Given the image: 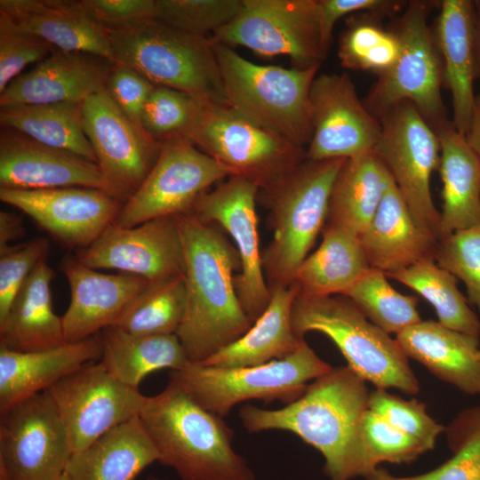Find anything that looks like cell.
<instances>
[{
	"mask_svg": "<svg viewBox=\"0 0 480 480\" xmlns=\"http://www.w3.org/2000/svg\"><path fill=\"white\" fill-rule=\"evenodd\" d=\"M428 5L421 1L407 4L394 32L399 42L398 57L378 75L364 104L380 119L398 104L411 102L436 131L450 121L441 93L442 60L427 22Z\"/></svg>",
	"mask_w": 480,
	"mask_h": 480,
	"instance_id": "30bf717a",
	"label": "cell"
},
{
	"mask_svg": "<svg viewBox=\"0 0 480 480\" xmlns=\"http://www.w3.org/2000/svg\"><path fill=\"white\" fill-rule=\"evenodd\" d=\"M0 415V480H58L64 475L74 452L45 391Z\"/></svg>",
	"mask_w": 480,
	"mask_h": 480,
	"instance_id": "5bb4252c",
	"label": "cell"
},
{
	"mask_svg": "<svg viewBox=\"0 0 480 480\" xmlns=\"http://www.w3.org/2000/svg\"><path fill=\"white\" fill-rule=\"evenodd\" d=\"M376 16L351 20L340 38L338 55L343 67L380 75L390 68L399 54L394 32L383 29Z\"/></svg>",
	"mask_w": 480,
	"mask_h": 480,
	"instance_id": "ab89813d",
	"label": "cell"
},
{
	"mask_svg": "<svg viewBox=\"0 0 480 480\" xmlns=\"http://www.w3.org/2000/svg\"><path fill=\"white\" fill-rule=\"evenodd\" d=\"M317 5L322 42L328 52L333 28L340 18L356 12L385 17L398 12L405 4L392 0H317Z\"/></svg>",
	"mask_w": 480,
	"mask_h": 480,
	"instance_id": "816d5d0a",
	"label": "cell"
},
{
	"mask_svg": "<svg viewBox=\"0 0 480 480\" xmlns=\"http://www.w3.org/2000/svg\"><path fill=\"white\" fill-rule=\"evenodd\" d=\"M243 0H156L155 19L201 37L233 20Z\"/></svg>",
	"mask_w": 480,
	"mask_h": 480,
	"instance_id": "b9f144b4",
	"label": "cell"
},
{
	"mask_svg": "<svg viewBox=\"0 0 480 480\" xmlns=\"http://www.w3.org/2000/svg\"><path fill=\"white\" fill-rule=\"evenodd\" d=\"M58 480H69L68 477L64 474Z\"/></svg>",
	"mask_w": 480,
	"mask_h": 480,
	"instance_id": "6f0895ef",
	"label": "cell"
},
{
	"mask_svg": "<svg viewBox=\"0 0 480 480\" xmlns=\"http://www.w3.org/2000/svg\"><path fill=\"white\" fill-rule=\"evenodd\" d=\"M312 135L306 159H350L372 153L381 124L348 74L316 76L310 89Z\"/></svg>",
	"mask_w": 480,
	"mask_h": 480,
	"instance_id": "ac0fdd59",
	"label": "cell"
},
{
	"mask_svg": "<svg viewBox=\"0 0 480 480\" xmlns=\"http://www.w3.org/2000/svg\"><path fill=\"white\" fill-rule=\"evenodd\" d=\"M303 340L290 355L245 367H215L189 363L172 371L169 381L207 411L220 417L244 401H279L284 405L300 397L308 381L332 370Z\"/></svg>",
	"mask_w": 480,
	"mask_h": 480,
	"instance_id": "ba28073f",
	"label": "cell"
},
{
	"mask_svg": "<svg viewBox=\"0 0 480 480\" xmlns=\"http://www.w3.org/2000/svg\"><path fill=\"white\" fill-rule=\"evenodd\" d=\"M460 420L464 432L454 455L432 470L436 480H480V410Z\"/></svg>",
	"mask_w": 480,
	"mask_h": 480,
	"instance_id": "c3c4849f",
	"label": "cell"
},
{
	"mask_svg": "<svg viewBox=\"0 0 480 480\" xmlns=\"http://www.w3.org/2000/svg\"><path fill=\"white\" fill-rule=\"evenodd\" d=\"M100 336L55 348L18 352L0 348V414L48 389L82 365L101 357Z\"/></svg>",
	"mask_w": 480,
	"mask_h": 480,
	"instance_id": "4316f807",
	"label": "cell"
},
{
	"mask_svg": "<svg viewBox=\"0 0 480 480\" xmlns=\"http://www.w3.org/2000/svg\"><path fill=\"white\" fill-rule=\"evenodd\" d=\"M49 248L42 236L0 248V321L31 272L47 258Z\"/></svg>",
	"mask_w": 480,
	"mask_h": 480,
	"instance_id": "bcb514c9",
	"label": "cell"
},
{
	"mask_svg": "<svg viewBox=\"0 0 480 480\" xmlns=\"http://www.w3.org/2000/svg\"><path fill=\"white\" fill-rule=\"evenodd\" d=\"M155 87L133 68L114 63L106 90L121 111L133 123L141 126L145 105Z\"/></svg>",
	"mask_w": 480,
	"mask_h": 480,
	"instance_id": "681fc988",
	"label": "cell"
},
{
	"mask_svg": "<svg viewBox=\"0 0 480 480\" xmlns=\"http://www.w3.org/2000/svg\"><path fill=\"white\" fill-rule=\"evenodd\" d=\"M379 120L381 132L372 153L389 172L416 223L439 240L440 212L430 192V178L440 162L436 132L408 101Z\"/></svg>",
	"mask_w": 480,
	"mask_h": 480,
	"instance_id": "8fae6325",
	"label": "cell"
},
{
	"mask_svg": "<svg viewBox=\"0 0 480 480\" xmlns=\"http://www.w3.org/2000/svg\"><path fill=\"white\" fill-rule=\"evenodd\" d=\"M53 49L44 39L0 19V94L27 66L44 60Z\"/></svg>",
	"mask_w": 480,
	"mask_h": 480,
	"instance_id": "7dc6e473",
	"label": "cell"
},
{
	"mask_svg": "<svg viewBox=\"0 0 480 480\" xmlns=\"http://www.w3.org/2000/svg\"><path fill=\"white\" fill-rule=\"evenodd\" d=\"M65 187L101 189L119 198L98 164L37 142L17 131L2 129L0 188L34 190Z\"/></svg>",
	"mask_w": 480,
	"mask_h": 480,
	"instance_id": "44dd1931",
	"label": "cell"
},
{
	"mask_svg": "<svg viewBox=\"0 0 480 480\" xmlns=\"http://www.w3.org/2000/svg\"><path fill=\"white\" fill-rule=\"evenodd\" d=\"M371 268L385 274L435 260L439 240L414 220L394 180L367 228L358 236Z\"/></svg>",
	"mask_w": 480,
	"mask_h": 480,
	"instance_id": "d4e9b609",
	"label": "cell"
},
{
	"mask_svg": "<svg viewBox=\"0 0 480 480\" xmlns=\"http://www.w3.org/2000/svg\"><path fill=\"white\" fill-rule=\"evenodd\" d=\"M346 159H305L277 183L261 190L270 210L273 238L261 253L269 287L292 284L327 220L337 175Z\"/></svg>",
	"mask_w": 480,
	"mask_h": 480,
	"instance_id": "277c9868",
	"label": "cell"
},
{
	"mask_svg": "<svg viewBox=\"0 0 480 480\" xmlns=\"http://www.w3.org/2000/svg\"><path fill=\"white\" fill-rule=\"evenodd\" d=\"M26 229L22 219L14 212H0V248L22 238Z\"/></svg>",
	"mask_w": 480,
	"mask_h": 480,
	"instance_id": "f5cc1de1",
	"label": "cell"
},
{
	"mask_svg": "<svg viewBox=\"0 0 480 480\" xmlns=\"http://www.w3.org/2000/svg\"><path fill=\"white\" fill-rule=\"evenodd\" d=\"M3 128L17 131L42 144L63 149L97 164L84 132L83 103L20 104L1 107Z\"/></svg>",
	"mask_w": 480,
	"mask_h": 480,
	"instance_id": "d590c367",
	"label": "cell"
},
{
	"mask_svg": "<svg viewBox=\"0 0 480 480\" xmlns=\"http://www.w3.org/2000/svg\"><path fill=\"white\" fill-rule=\"evenodd\" d=\"M292 324L300 339L308 332L326 335L348 366L378 389L394 388L409 395L419 392V381L396 340L372 323L348 297L298 294Z\"/></svg>",
	"mask_w": 480,
	"mask_h": 480,
	"instance_id": "52a82bcc",
	"label": "cell"
},
{
	"mask_svg": "<svg viewBox=\"0 0 480 480\" xmlns=\"http://www.w3.org/2000/svg\"><path fill=\"white\" fill-rule=\"evenodd\" d=\"M76 258L89 268L116 269L149 283L185 274L184 248L175 216L132 228L112 223Z\"/></svg>",
	"mask_w": 480,
	"mask_h": 480,
	"instance_id": "d6986e66",
	"label": "cell"
},
{
	"mask_svg": "<svg viewBox=\"0 0 480 480\" xmlns=\"http://www.w3.org/2000/svg\"><path fill=\"white\" fill-rule=\"evenodd\" d=\"M476 358H477L478 362L480 363V350H478V352L476 354Z\"/></svg>",
	"mask_w": 480,
	"mask_h": 480,
	"instance_id": "680465c9",
	"label": "cell"
},
{
	"mask_svg": "<svg viewBox=\"0 0 480 480\" xmlns=\"http://www.w3.org/2000/svg\"><path fill=\"white\" fill-rule=\"evenodd\" d=\"M86 17L104 28L155 18L156 0H74Z\"/></svg>",
	"mask_w": 480,
	"mask_h": 480,
	"instance_id": "f907efd6",
	"label": "cell"
},
{
	"mask_svg": "<svg viewBox=\"0 0 480 480\" xmlns=\"http://www.w3.org/2000/svg\"><path fill=\"white\" fill-rule=\"evenodd\" d=\"M54 275L47 258L31 272L0 321V348L29 352L66 342L62 317L52 308L51 282Z\"/></svg>",
	"mask_w": 480,
	"mask_h": 480,
	"instance_id": "f1b7e54d",
	"label": "cell"
},
{
	"mask_svg": "<svg viewBox=\"0 0 480 480\" xmlns=\"http://www.w3.org/2000/svg\"><path fill=\"white\" fill-rule=\"evenodd\" d=\"M436 260L464 283L468 301L480 312V226L442 237Z\"/></svg>",
	"mask_w": 480,
	"mask_h": 480,
	"instance_id": "7bdbcfd3",
	"label": "cell"
},
{
	"mask_svg": "<svg viewBox=\"0 0 480 480\" xmlns=\"http://www.w3.org/2000/svg\"><path fill=\"white\" fill-rule=\"evenodd\" d=\"M188 140L229 172L267 189L306 159L303 148L227 104L204 101Z\"/></svg>",
	"mask_w": 480,
	"mask_h": 480,
	"instance_id": "9c48e42d",
	"label": "cell"
},
{
	"mask_svg": "<svg viewBox=\"0 0 480 480\" xmlns=\"http://www.w3.org/2000/svg\"><path fill=\"white\" fill-rule=\"evenodd\" d=\"M204 102L186 92L156 86L145 105L141 126L159 143L173 138L188 139Z\"/></svg>",
	"mask_w": 480,
	"mask_h": 480,
	"instance_id": "60d3db41",
	"label": "cell"
},
{
	"mask_svg": "<svg viewBox=\"0 0 480 480\" xmlns=\"http://www.w3.org/2000/svg\"><path fill=\"white\" fill-rule=\"evenodd\" d=\"M227 104L260 126L303 148L312 135L310 89L320 66L284 68L251 62L210 38Z\"/></svg>",
	"mask_w": 480,
	"mask_h": 480,
	"instance_id": "8992f818",
	"label": "cell"
},
{
	"mask_svg": "<svg viewBox=\"0 0 480 480\" xmlns=\"http://www.w3.org/2000/svg\"><path fill=\"white\" fill-rule=\"evenodd\" d=\"M370 268L359 237L326 224L319 247L300 265L292 284L299 295H343Z\"/></svg>",
	"mask_w": 480,
	"mask_h": 480,
	"instance_id": "d6a6232c",
	"label": "cell"
},
{
	"mask_svg": "<svg viewBox=\"0 0 480 480\" xmlns=\"http://www.w3.org/2000/svg\"><path fill=\"white\" fill-rule=\"evenodd\" d=\"M392 180L373 153L346 159L332 187L327 224L359 236L376 213Z\"/></svg>",
	"mask_w": 480,
	"mask_h": 480,
	"instance_id": "e575fe53",
	"label": "cell"
},
{
	"mask_svg": "<svg viewBox=\"0 0 480 480\" xmlns=\"http://www.w3.org/2000/svg\"><path fill=\"white\" fill-rule=\"evenodd\" d=\"M271 291L269 304L238 340L201 364L215 367H245L268 363L292 353L304 339L293 331L292 310L298 296L294 284Z\"/></svg>",
	"mask_w": 480,
	"mask_h": 480,
	"instance_id": "1f68e13d",
	"label": "cell"
},
{
	"mask_svg": "<svg viewBox=\"0 0 480 480\" xmlns=\"http://www.w3.org/2000/svg\"><path fill=\"white\" fill-rule=\"evenodd\" d=\"M148 480H160V479L152 476V477H149Z\"/></svg>",
	"mask_w": 480,
	"mask_h": 480,
	"instance_id": "91938a15",
	"label": "cell"
},
{
	"mask_svg": "<svg viewBox=\"0 0 480 480\" xmlns=\"http://www.w3.org/2000/svg\"><path fill=\"white\" fill-rule=\"evenodd\" d=\"M0 199L25 212L62 244L83 249L114 223L124 203L104 190L83 187L0 188Z\"/></svg>",
	"mask_w": 480,
	"mask_h": 480,
	"instance_id": "ffe728a7",
	"label": "cell"
},
{
	"mask_svg": "<svg viewBox=\"0 0 480 480\" xmlns=\"http://www.w3.org/2000/svg\"><path fill=\"white\" fill-rule=\"evenodd\" d=\"M139 417L161 464L182 480H254L233 448L234 431L220 417L172 382L147 396Z\"/></svg>",
	"mask_w": 480,
	"mask_h": 480,
	"instance_id": "3957f363",
	"label": "cell"
},
{
	"mask_svg": "<svg viewBox=\"0 0 480 480\" xmlns=\"http://www.w3.org/2000/svg\"><path fill=\"white\" fill-rule=\"evenodd\" d=\"M0 19L55 48L113 61L107 31L78 10L74 0H0Z\"/></svg>",
	"mask_w": 480,
	"mask_h": 480,
	"instance_id": "484cf974",
	"label": "cell"
},
{
	"mask_svg": "<svg viewBox=\"0 0 480 480\" xmlns=\"http://www.w3.org/2000/svg\"><path fill=\"white\" fill-rule=\"evenodd\" d=\"M211 38L261 56H288L298 68L320 66L327 54L317 0H243L237 16Z\"/></svg>",
	"mask_w": 480,
	"mask_h": 480,
	"instance_id": "7c38bea8",
	"label": "cell"
},
{
	"mask_svg": "<svg viewBox=\"0 0 480 480\" xmlns=\"http://www.w3.org/2000/svg\"><path fill=\"white\" fill-rule=\"evenodd\" d=\"M360 437L372 465L406 463L427 452L424 445L367 409L360 424Z\"/></svg>",
	"mask_w": 480,
	"mask_h": 480,
	"instance_id": "ee69618b",
	"label": "cell"
},
{
	"mask_svg": "<svg viewBox=\"0 0 480 480\" xmlns=\"http://www.w3.org/2000/svg\"><path fill=\"white\" fill-rule=\"evenodd\" d=\"M114 62L83 52L58 48L29 71L13 79L0 94V107L81 102L106 89Z\"/></svg>",
	"mask_w": 480,
	"mask_h": 480,
	"instance_id": "603a6c76",
	"label": "cell"
},
{
	"mask_svg": "<svg viewBox=\"0 0 480 480\" xmlns=\"http://www.w3.org/2000/svg\"><path fill=\"white\" fill-rule=\"evenodd\" d=\"M105 30L114 63L133 68L155 86L227 104L210 38L180 31L155 18Z\"/></svg>",
	"mask_w": 480,
	"mask_h": 480,
	"instance_id": "5b68a950",
	"label": "cell"
},
{
	"mask_svg": "<svg viewBox=\"0 0 480 480\" xmlns=\"http://www.w3.org/2000/svg\"><path fill=\"white\" fill-rule=\"evenodd\" d=\"M366 480H436L432 471L415 476L396 477L382 468H375L365 476Z\"/></svg>",
	"mask_w": 480,
	"mask_h": 480,
	"instance_id": "11a10c76",
	"label": "cell"
},
{
	"mask_svg": "<svg viewBox=\"0 0 480 480\" xmlns=\"http://www.w3.org/2000/svg\"><path fill=\"white\" fill-rule=\"evenodd\" d=\"M436 132L440 142L438 170L443 184L441 239L480 226V159L451 121Z\"/></svg>",
	"mask_w": 480,
	"mask_h": 480,
	"instance_id": "4dcf8cb0",
	"label": "cell"
},
{
	"mask_svg": "<svg viewBox=\"0 0 480 480\" xmlns=\"http://www.w3.org/2000/svg\"><path fill=\"white\" fill-rule=\"evenodd\" d=\"M185 308L182 275L149 283L129 302L112 326L135 335L176 334Z\"/></svg>",
	"mask_w": 480,
	"mask_h": 480,
	"instance_id": "74e56055",
	"label": "cell"
},
{
	"mask_svg": "<svg viewBox=\"0 0 480 480\" xmlns=\"http://www.w3.org/2000/svg\"><path fill=\"white\" fill-rule=\"evenodd\" d=\"M155 461L157 451L138 415L74 452L64 474L69 480H134Z\"/></svg>",
	"mask_w": 480,
	"mask_h": 480,
	"instance_id": "f546056e",
	"label": "cell"
},
{
	"mask_svg": "<svg viewBox=\"0 0 480 480\" xmlns=\"http://www.w3.org/2000/svg\"><path fill=\"white\" fill-rule=\"evenodd\" d=\"M259 190L243 178L229 176L215 189L204 193L189 212L203 222L220 224L232 236L241 262L235 287L252 324L266 310L271 299L260 251L256 212Z\"/></svg>",
	"mask_w": 480,
	"mask_h": 480,
	"instance_id": "2e32d148",
	"label": "cell"
},
{
	"mask_svg": "<svg viewBox=\"0 0 480 480\" xmlns=\"http://www.w3.org/2000/svg\"><path fill=\"white\" fill-rule=\"evenodd\" d=\"M386 276L410 287L428 300L434 307L441 324L480 336V320L460 292L458 278L435 260H425Z\"/></svg>",
	"mask_w": 480,
	"mask_h": 480,
	"instance_id": "8d00e7d4",
	"label": "cell"
},
{
	"mask_svg": "<svg viewBox=\"0 0 480 480\" xmlns=\"http://www.w3.org/2000/svg\"><path fill=\"white\" fill-rule=\"evenodd\" d=\"M83 127L106 180L125 202L153 168L161 143L130 120L106 89L83 102Z\"/></svg>",
	"mask_w": 480,
	"mask_h": 480,
	"instance_id": "e0dca14e",
	"label": "cell"
},
{
	"mask_svg": "<svg viewBox=\"0 0 480 480\" xmlns=\"http://www.w3.org/2000/svg\"><path fill=\"white\" fill-rule=\"evenodd\" d=\"M60 268L66 276L71 300L61 316L66 342H76L114 325L124 308L149 282L140 276L104 274L65 256Z\"/></svg>",
	"mask_w": 480,
	"mask_h": 480,
	"instance_id": "7402d4cb",
	"label": "cell"
},
{
	"mask_svg": "<svg viewBox=\"0 0 480 480\" xmlns=\"http://www.w3.org/2000/svg\"><path fill=\"white\" fill-rule=\"evenodd\" d=\"M45 392L61 418L73 452L138 416L147 397L119 381L100 362L82 365Z\"/></svg>",
	"mask_w": 480,
	"mask_h": 480,
	"instance_id": "9a60e30c",
	"label": "cell"
},
{
	"mask_svg": "<svg viewBox=\"0 0 480 480\" xmlns=\"http://www.w3.org/2000/svg\"><path fill=\"white\" fill-rule=\"evenodd\" d=\"M100 338V362L119 381L135 389L151 372L178 371L191 363L176 334L135 335L109 326Z\"/></svg>",
	"mask_w": 480,
	"mask_h": 480,
	"instance_id": "836d02e7",
	"label": "cell"
},
{
	"mask_svg": "<svg viewBox=\"0 0 480 480\" xmlns=\"http://www.w3.org/2000/svg\"><path fill=\"white\" fill-rule=\"evenodd\" d=\"M436 28L435 39L443 64L444 84L452 95V124L466 136L476 100L473 83L478 73L474 2L442 1Z\"/></svg>",
	"mask_w": 480,
	"mask_h": 480,
	"instance_id": "cb8c5ba5",
	"label": "cell"
},
{
	"mask_svg": "<svg viewBox=\"0 0 480 480\" xmlns=\"http://www.w3.org/2000/svg\"><path fill=\"white\" fill-rule=\"evenodd\" d=\"M407 357L424 364L439 379L468 394H480L479 337L439 322L420 321L395 339Z\"/></svg>",
	"mask_w": 480,
	"mask_h": 480,
	"instance_id": "83f0119b",
	"label": "cell"
},
{
	"mask_svg": "<svg viewBox=\"0 0 480 480\" xmlns=\"http://www.w3.org/2000/svg\"><path fill=\"white\" fill-rule=\"evenodd\" d=\"M369 409L380 415L390 425L421 443L428 450L435 446L444 428L426 412L424 404L417 400H404L378 389L370 393Z\"/></svg>",
	"mask_w": 480,
	"mask_h": 480,
	"instance_id": "f6af8a7d",
	"label": "cell"
},
{
	"mask_svg": "<svg viewBox=\"0 0 480 480\" xmlns=\"http://www.w3.org/2000/svg\"><path fill=\"white\" fill-rule=\"evenodd\" d=\"M475 8V44L478 71L480 72V1L474 2Z\"/></svg>",
	"mask_w": 480,
	"mask_h": 480,
	"instance_id": "9f6ffc18",
	"label": "cell"
},
{
	"mask_svg": "<svg viewBox=\"0 0 480 480\" xmlns=\"http://www.w3.org/2000/svg\"><path fill=\"white\" fill-rule=\"evenodd\" d=\"M385 332L398 334L421 321L418 299L398 292L386 274L370 268L344 294Z\"/></svg>",
	"mask_w": 480,
	"mask_h": 480,
	"instance_id": "f35d334b",
	"label": "cell"
},
{
	"mask_svg": "<svg viewBox=\"0 0 480 480\" xmlns=\"http://www.w3.org/2000/svg\"><path fill=\"white\" fill-rule=\"evenodd\" d=\"M185 257L186 308L176 332L191 363H202L252 326L236 287L239 254L212 224L175 216Z\"/></svg>",
	"mask_w": 480,
	"mask_h": 480,
	"instance_id": "7a4b0ae2",
	"label": "cell"
},
{
	"mask_svg": "<svg viewBox=\"0 0 480 480\" xmlns=\"http://www.w3.org/2000/svg\"><path fill=\"white\" fill-rule=\"evenodd\" d=\"M369 396L365 380L348 366H340L308 384L292 403L275 410L244 405L239 417L251 433H293L322 453L331 480H349L365 477L376 468L360 437Z\"/></svg>",
	"mask_w": 480,
	"mask_h": 480,
	"instance_id": "6da1fadb",
	"label": "cell"
},
{
	"mask_svg": "<svg viewBox=\"0 0 480 480\" xmlns=\"http://www.w3.org/2000/svg\"><path fill=\"white\" fill-rule=\"evenodd\" d=\"M230 172L185 138L161 143L159 156L114 221L132 228L150 220L189 213L213 184Z\"/></svg>",
	"mask_w": 480,
	"mask_h": 480,
	"instance_id": "4fadbf2b",
	"label": "cell"
},
{
	"mask_svg": "<svg viewBox=\"0 0 480 480\" xmlns=\"http://www.w3.org/2000/svg\"><path fill=\"white\" fill-rule=\"evenodd\" d=\"M465 137L469 147L480 159V96L476 97L471 123Z\"/></svg>",
	"mask_w": 480,
	"mask_h": 480,
	"instance_id": "db71d44e",
	"label": "cell"
}]
</instances>
